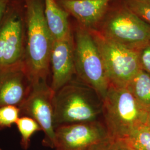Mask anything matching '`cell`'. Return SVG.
Wrapping results in <instances>:
<instances>
[{"label": "cell", "mask_w": 150, "mask_h": 150, "mask_svg": "<svg viewBox=\"0 0 150 150\" xmlns=\"http://www.w3.org/2000/svg\"><path fill=\"white\" fill-rule=\"evenodd\" d=\"M50 68L52 73L50 86L54 92L73 80L76 69L74 38L71 33L62 39L54 40Z\"/></svg>", "instance_id": "obj_11"}, {"label": "cell", "mask_w": 150, "mask_h": 150, "mask_svg": "<svg viewBox=\"0 0 150 150\" xmlns=\"http://www.w3.org/2000/svg\"><path fill=\"white\" fill-rule=\"evenodd\" d=\"M125 6L150 25V0H126Z\"/></svg>", "instance_id": "obj_17"}, {"label": "cell", "mask_w": 150, "mask_h": 150, "mask_svg": "<svg viewBox=\"0 0 150 150\" xmlns=\"http://www.w3.org/2000/svg\"><path fill=\"white\" fill-rule=\"evenodd\" d=\"M16 125L21 136L22 147L23 149L27 150L32 135L38 131L41 130V129L34 119L27 116L20 117Z\"/></svg>", "instance_id": "obj_16"}, {"label": "cell", "mask_w": 150, "mask_h": 150, "mask_svg": "<svg viewBox=\"0 0 150 150\" xmlns=\"http://www.w3.org/2000/svg\"><path fill=\"white\" fill-rule=\"evenodd\" d=\"M44 14L54 40L65 38L71 33L69 17L56 0H43Z\"/></svg>", "instance_id": "obj_13"}, {"label": "cell", "mask_w": 150, "mask_h": 150, "mask_svg": "<svg viewBox=\"0 0 150 150\" xmlns=\"http://www.w3.org/2000/svg\"><path fill=\"white\" fill-rule=\"evenodd\" d=\"M55 136L56 150H86L110 137L103 121L60 126Z\"/></svg>", "instance_id": "obj_9"}, {"label": "cell", "mask_w": 150, "mask_h": 150, "mask_svg": "<svg viewBox=\"0 0 150 150\" xmlns=\"http://www.w3.org/2000/svg\"><path fill=\"white\" fill-rule=\"evenodd\" d=\"M26 42L24 0H11L0 23V67L24 61Z\"/></svg>", "instance_id": "obj_6"}, {"label": "cell", "mask_w": 150, "mask_h": 150, "mask_svg": "<svg viewBox=\"0 0 150 150\" xmlns=\"http://www.w3.org/2000/svg\"><path fill=\"white\" fill-rule=\"evenodd\" d=\"M139 58L142 70L150 75V43L139 50Z\"/></svg>", "instance_id": "obj_19"}, {"label": "cell", "mask_w": 150, "mask_h": 150, "mask_svg": "<svg viewBox=\"0 0 150 150\" xmlns=\"http://www.w3.org/2000/svg\"><path fill=\"white\" fill-rule=\"evenodd\" d=\"M132 150H133V149H132Z\"/></svg>", "instance_id": "obj_24"}, {"label": "cell", "mask_w": 150, "mask_h": 150, "mask_svg": "<svg viewBox=\"0 0 150 150\" xmlns=\"http://www.w3.org/2000/svg\"><path fill=\"white\" fill-rule=\"evenodd\" d=\"M146 124L150 127V110L149 111V112H148V116H147V119Z\"/></svg>", "instance_id": "obj_23"}, {"label": "cell", "mask_w": 150, "mask_h": 150, "mask_svg": "<svg viewBox=\"0 0 150 150\" xmlns=\"http://www.w3.org/2000/svg\"><path fill=\"white\" fill-rule=\"evenodd\" d=\"M33 80L24 61L8 67H0V107H20L32 89Z\"/></svg>", "instance_id": "obj_10"}, {"label": "cell", "mask_w": 150, "mask_h": 150, "mask_svg": "<svg viewBox=\"0 0 150 150\" xmlns=\"http://www.w3.org/2000/svg\"><path fill=\"white\" fill-rule=\"evenodd\" d=\"M20 116V109L17 106L8 105L0 107V129L16 124Z\"/></svg>", "instance_id": "obj_18"}, {"label": "cell", "mask_w": 150, "mask_h": 150, "mask_svg": "<svg viewBox=\"0 0 150 150\" xmlns=\"http://www.w3.org/2000/svg\"><path fill=\"white\" fill-rule=\"evenodd\" d=\"M54 126L102 121V100L82 81H71L54 93Z\"/></svg>", "instance_id": "obj_2"}, {"label": "cell", "mask_w": 150, "mask_h": 150, "mask_svg": "<svg viewBox=\"0 0 150 150\" xmlns=\"http://www.w3.org/2000/svg\"><path fill=\"white\" fill-rule=\"evenodd\" d=\"M101 55L110 86L126 88L142 70L139 51L125 47L89 30Z\"/></svg>", "instance_id": "obj_5"}, {"label": "cell", "mask_w": 150, "mask_h": 150, "mask_svg": "<svg viewBox=\"0 0 150 150\" xmlns=\"http://www.w3.org/2000/svg\"><path fill=\"white\" fill-rule=\"evenodd\" d=\"M111 0H58L59 6L83 27L93 30L101 21Z\"/></svg>", "instance_id": "obj_12"}, {"label": "cell", "mask_w": 150, "mask_h": 150, "mask_svg": "<svg viewBox=\"0 0 150 150\" xmlns=\"http://www.w3.org/2000/svg\"><path fill=\"white\" fill-rule=\"evenodd\" d=\"M123 141L134 150H150V127L144 124L132 129Z\"/></svg>", "instance_id": "obj_15"}, {"label": "cell", "mask_w": 150, "mask_h": 150, "mask_svg": "<svg viewBox=\"0 0 150 150\" xmlns=\"http://www.w3.org/2000/svg\"><path fill=\"white\" fill-rule=\"evenodd\" d=\"M117 144V140L111 137L93 145L86 150H115Z\"/></svg>", "instance_id": "obj_20"}, {"label": "cell", "mask_w": 150, "mask_h": 150, "mask_svg": "<svg viewBox=\"0 0 150 150\" xmlns=\"http://www.w3.org/2000/svg\"><path fill=\"white\" fill-rule=\"evenodd\" d=\"M99 32L110 40L139 51L150 43V25L126 6L108 16Z\"/></svg>", "instance_id": "obj_7"}, {"label": "cell", "mask_w": 150, "mask_h": 150, "mask_svg": "<svg viewBox=\"0 0 150 150\" xmlns=\"http://www.w3.org/2000/svg\"><path fill=\"white\" fill-rule=\"evenodd\" d=\"M54 92L47 80L33 81L32 89L25 101L19 107L20 115L34 119L45 134L43 144L55 147L54 121Z\"/></svg>", "instance_id": "obj_8"}, {"label": "cell", "mask_w": 150, "mask_h": 150, "mask_svg": "<svg viewBox=\"0 0 150 150\" xmlns=\"http://www.w3.org/2000/svg\"><path fill=\"white\" fill-rule=\"evenodd\" d=\"M11 0H0V23Z\"/></svg>", "instance_id": "obj_21"}, {"label": "cell", "mask_w": 150, "mask_h": 150, "mask_svg": "<svg viewBox=\"0 0 150 150\" xmlns=\"http://www.w3.org/2000/svg\"><path fill=\"white\" fill-rule=\"evenodd\" d=\"M139 103L150 110V75L141 70L127 87Z\"/></svg>", "instance_id": "obj_14"}, {"label": "cell", "mask_w": 150, "mask_h": 150, "mask_svg": "<svg viewBox=\"0 0 150 150\" xmlns=\"http://www.w3.org/2000/svg\"><path fill=\"white\" fill-rule=\"evenodd\" d=\"M76 75L103 99L110 83L101 55L89 30L79 27L74 38Z\"/></svg>", "instance_id": "obj_4"}, {"label": "cell", "mask_w": 150, "mask_h": 150, "mask_svg": "<svg viewBox=\"0 0 150 150\" xmlns=\"http://www.w3.org/2000/svg\"><path fill=\"white\" fill-rule=\"evenodd\" d=\"M0 150H1V149H0Z\"/></svg>", "instance_id": "obj_25"}, {"label": "cell", "mask_w": 150, "mask_h": 150, "mask_svg": "<svg viewBox=\"0 0 150 150\" xmlns=\"http://www.w3.org/2000/svg\"><path fill=\"white\" fill-rule=\"evenodd\" d=\"M148 112L127 87L110 86L102 99V121L115 140H124L132 129L146 124Z\"/></svg>", "instance_id": "obj_3"}, {"label": "cell", "mask_w": 150, "mask_h": 150, "mask_svg": "<svg viewBox=\"0 0 150 150\" xmlns=\"http://www.w3.org/2000/svg\"><path fill=\"white\" fill-rule=\"evenodd\" d=\"M115 150H132L131 148L125 142L122 140H117Z\"/></svg>", "instance_id": "obj_22"}, {"label": "cell", "mask_w": 150, "mask_h": 150, "mask_svg": "<svg viewBox=\"0 0 150 150\" xmlns=\"http://www.w3.org/2000/svg\"><path fill=\"white\" fill-rule=\"evenodd\" d=\"M26 42L24 64L33 80H47L54 40L44 14L43 0H24Z\"/></svg>", "instance_id": "obj_1"}]
</instances>
